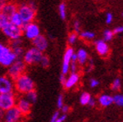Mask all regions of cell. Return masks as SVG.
<instances>
[{"label":"cell","mask_w":123,"mask_h":122,"mask_svg":"<svg viewBox=\"0 0 123 122\" xmlns=\"http://www.w3.org/2000/svg\"><path fill=\"white\" fill-rule=\"evenodd\" d=\"M18 13L21 17L24 24L34 21L37 13V4L34 1L18 5Z\"/></svg>","instance_id":"1"},{"label":"cell","mask_w":123,"mask_h":122,"mask_svg":"<svg viewBox=\"0 0 123 122\" xmlns=\"http://www.w3.org/2000/svg\"><path fill=\"white\" fill-rule=\"evenodd\" d=\"M14 87L19 94H25L35 88V84L28 74L23 73L14 79Z\"/></svg>","instance_id":"2"},{"label":"cell","mask_w":123,"mask_h":122,"mask_svg":"<svg viewBox=\"0 0 123 122\" xmlns=\"http://www.w3.org/2000/svg\"><path fill=\"white\" fill-rule=\"evenodd\" d=\"M18 59L11 47L0 42V65L5 67H8Z\"/></svg>","instance_id":"3"},{"label":"cell","mask_w":123,"mask_h":122,"mask_svg":"<svg viewBox=\"0 0 123 122\" xmlns=\"http://www.w3.org/2000/svg\"><path fill=\"white\" fill-rule=\"evenodd\" d=\"M43 55H44V53L42 52H40L39 50L32 46L27 49L26 51H25L22 57H23V60L26 65L33 66V65L39 64Z\"/></svg>","instance_id":"4"},{"label":"cell","mask_w":123,"mask_h":122,"mask_svg":"<svg viewBox=\"0 0 123 122\" xmlns=\"http://www.w3.org/2000/svg\"><path fill=\"white\" fill-rule=\"evenodd\" d=\"M7 68L8 76L14 80L16 78L25 73L26 69V64L25 63L23 59H20L19 58V59H17L13 63L11 64Z\"/></svg>","instance_id":"5"},{"label":"cell","mask_w":123,"mask_h":122,"mask_svg":"<svg viewBox=\"0 0 123 122\" xmlns=\"http://www.w3.org/2000/svg\"><path fill=\"white\" fill-rule=\"evenodd\" d=\"M2 32L4 33V35L9 40H15L21 38L23 36V31H22V27L17 26L11 22H8L2 29Z\"/></svg>","instance_id":"6"},{"label":"cell","mask_w":123,"mask_h":122,"mask_svg":"<svg viewBox=\"0 0 123 122\" xmlns=\"http://www.w3.org/2000/svg\"><path fill=\"white\" fill-rule=\"evenodd\" d=\"M22 31L24 37L28 40H33L41 34L40 27L34 21L24 24L22 27Z\"/></svg>","instance_id":"7"},{"label":"cell","mask_w":123,"mask_h":122,"mask_svg":"<svg viewBox=\"0 0 123 122\" xmlns=\"http://www.w3.org/2000/svg\"><path fill=\"white\" fill-rule=\"evenodd\" d=\"M16 97L13 92L0 94V111H6L16 106Z\"/></svg>","instance_id":"8"},{"label":"cell","mask_w":123,"mask_h":122,"mask_svg":"<svg viewBox=\"0 0 123 122\" xmlns=\"http://www.w3.org/2000/svg\"><path fill=\"white\" fill-rule=\"evenodd\" d=\"M23 117L24 115L22 114L16 106L5 111V115H4L5 122H21Z\"/></svg>","instance_id":"9"},{"label":"cell","mask_w":123,"mask_h":122,"mask_svg":"<svg viewBox=\"0 0 123 122\" xmlns=\"http://www.w3.org/2000/svg\"><path fill=\"white\" fill-rule=\"evenodd\" d=\"M14 89V80L9 76H0V94L13 92Z\"/></svg>","instance_id":"10"},{"label":"cell","mask_w":123,"mask_h":122,"mask_svg":"<svg viewBox=\"0 0 123 122\" xmlns=\"http://www.w3.org/2000/svg\"><path fill=\"white\" fill-rule=\"evenodd\" d=\"M73 47H67L63 56V63H62V74L66 75L70 72V65L72 62V58L74 53Z\"/></svg>","instance_id":"11"},{"label":"cell","mask_w":123,"mask_h":122,"mask_svg":"<svg viewBox=\"0 0 123 122\" xmlns=\"http://www.w3.org/2000/svg\"><path fill=\"white\" fill-rule=\"evenodd\" d=\"M94 48L97 53L101 57H107L110 52V47L107 42L103 39H98L94 41Z\"/></svg>","instance_id":"12"},{"label":"cell","mask_w":123,"mask_h":122,"mask_svg":"<svg viewBox=\"0 0 123 122\" xmlns=\"http://www.w3.org/2000/svg\"><path fill=\"white\" fill-rule=\"evenodd\" d=\"M31 41H32L33 46L42 52H45L47 50L48 46H49V42H48L47 38L45 35H42V34L38 35L37 38H35Z\"/></svg>","instance_id":"13"},{"label":"cell","mask_w":123,"mask_h":122,"mask_svg":"<svg viewBox=\"0 0 123 122\" xmlns=\"http://www.w3.org/2000/svg\"><path fill=\"white\" fill-rule=\"evenodd\" d=\"M16 106L18 108V110L21 112V113L24 116H27L30 114L31 110V104L25 98H20L17 100Z\"/></svg>","instance_id":"14"},{"label":"cell","mask_w":123,"mask_h":122,"mask_svg":"<svg viewBox=\"0 0 123 122\" xmlns=\"http://www.w3.org/2000/svg\"><path fill=\"white\" fill-rule=\"evenodd\" d=\"M9 46L11 47V49L12 50L13 53L16 55V57L18 59H19V58H21L23 56V54L25 52V48H24V45H23V42H22L21 38L12 40Z\"/></svg>","instance_id":"15"},{"label":"cell","mask_w":123,"mask_h":122,"mask_svg":"<svg viewBox=\"0 0 123 122\" xmlns=\"http://www.w3.org/2000/svg\"><path fill=\"white\" fill-rule=\"evenodd\" d=\"M17 12H18V5L15 3L11 2V1L4 2L2 11H1L3 14H5V16H7L9 18L10 16H12V14H14Z\"/></svg>","instance_id":"16"},{"label":"cell","mask_w":123,"mask_h":122,"mask_svg":"<svg viewBox=\"0 0 123 122\" xmlns=\"http://www.w3.org/2000/svg\"><path fill=\"white\" fill-rule=\"evenodd\" d=\"M79 82H80V74L77 72L76 73H71V74L66 78L64 86L66 89H71V88L75 86Z\"/></svg>","instance_id":"17"},{"label":"cell","mask_w":123,"mask_h":122,"mask_svg":"<svg viewBox=\"0 0 123 122\" xmlns=\"http://www.w3.org/2000/svg\"><path fill=\"white\" fill-rule=\"evenodd\" d=\"M75 54L76 61L80 66H84L88 61V52L85 48H80L77 52H75Z\"/></svg>","instance_id":"18"},{"label":"cell","mask_w":123,"mask_h":122,"mask_svg":"<svg viewBox=\"0 0 123 122\" xmlns=\"http://www.w3.org/2000/svg\"><path fill=\"white\" fill-rule=\"evenodd\" d=\"M98 102L102 107H107L114 104V98L109 94H101L98 99Z\"/></svg>","instance_id":"19"},{"label":"cell","mask_w":123,"mask_h":122,"mask_svg":"<svg viewBox=\"0 0 123 122\" xmlns=\"http://www.w3.org/2000/svg\"><path fill=\"white\" fill-rule=\"evenodd\" d=\"M96 37L95 33L91 30H81L80 32L79 33V38H80L84 41H92Z\"/></svg>","instance_id":"20"},{"label":"cell","mask_w":123,"mask_h":122,"mask_svg":"<svg viewBox=\"0 0 123 122\" xmlns=\"http://www.w3.org/2000/svg\"><path fill=\"white\" fill-rule=\"evenodd\" d=\"M9 21L12 24H15V25L19 26V27H23V25H24L23 20H22L21 17L19 16V14L18 13V12L9 17Z\"/></svg>","instance_id":"21"},{"label":"cell","mask_w":123,"mask_h":122,"mask_svg":"<svg viewBox=\"0 0 123 122\" xmlns=\"http://www.w3.org/2000/svg\"><path fill=\"white\" fill-rule=\"evenodd\" d=\"M58 12H59V15L60 17V18L65 20L67 17V7L65 3H60L58 7Z\"/></svg>","instance_id":"22"},{"label":"cell","mask_w":123,"mask_h":122,"mask_svg":"<svg viewBox=\"0 0 123 122\" xmlns=\"http://www.w3.org/2000/svg\"><path fill=\"white\" fill-rule=\"evenodd\" d=\"M25 99L30 102L31 104L35 103L37 101V99H38V94H37V92L33 89L31 91L25 93Z\"/></svg>","instance_id":"23"},{"label":"cell","mask_w":123,"mask_h":122,"mask_svg":"<svg viewBox=\"0 0 123 122\" xmlns=\"http://www.w3.org/2000/svg\"><path fill=\"white\" fill-rule=\"evenodd\" d=\"M102 37L103 38L102 39L105 40L106 42H109L111 41L114 37V33L113 31V30H110V29H106L104 30V31L102 32Z\"/></svg>","instance_id":"24"},{"label":"cell","mask_w":123,"mask_h":122,"mask_svg":"<svg viewBox=\"0 0 123 122\" xmlns=\"http://www.w3.org/2000/svg\"><path fill=\"white\" fill-rule=\"evenodd\" d=\"M91 98H92V96L88 92H83L80 97V102L82 106H86L89 103V100L91 99Z\"/></svg>","instance_id":"25"},{"label":"cell","mask_w":123,"mask_h":122,"mask_svg":"<svg viewBox=\"0 0 123 122\" xmlns=\"http://www.w3.org/2000/svg\"><path fill=\"white\" fill-rule=\"evenodd\" d=\"M78 39H79V34L74 32V31L70 33L68 35V37H67V42H68V44L70 45H75L76 43H77V41H78Z\"/></svg>","instance_id":"26"},{"label":"cell","mask_w":123,"mask_h":122,"mask_svg":"<svg viewBox=\"0 0 123 122\" xmlns=\"http://www.w3.org/2000/svg\"><path fill=\"white\" fill-rule=\"evenodd\" d=\"M113 98H114V103L115 105L123 107V94H115Z\"/></svg>","instance_id":"27"},{"label":"cell","mask_w":123,"mask_h":122,"mask_svg":"<svg viewBox=\"0 0 123 122\" xmlns=\"http://www.w3.org/2000/svg\"><path fill=\"white\" fill-rule=\"evenodd\" d=\"M73 30H74V32L78 33V34L81 31V23L80 20L75 19L73 22Z\"/></svg>","instance_id":"28"},{"label":"cell","mask_w":123,"mask_h":122,"mask_svg":"<svg viewBox=\"0 0 123 122\" xmlns=\"http://www.w3.org/2000/svg\"><path fill=\"white\" fill-rule=\"evenodd\" d=\"M38 65H40L42 67H44V68H47L48 66H50L49 58H48L47 56H45V55H43L42 59H41L40 62H39V64H38Z\"/></svg>","instance_id":"29"},{"label":"cell","mask_w":123,"mask_h":122,"mask_svg":"<svg viewBox=\"0 0 123 122\" xmlns=\"http://www.w3.org/2000/svg\"><path fill=\"white\" fill-rule=\"evenodd\" d=\"M121 82L120 79H115L111 85V88H112V90H114V91H118V90H120L121 89Z\"/></svg>","instance_id":"30"},{"label":"cell","mask_w":123,"mask_h":122,"mask_svg":"<svg viewBox=\"0 0 123 122\" xmlns=\"http://www.w3.org/2000/svg\"><path fill=\"white\" fill-rule=\"evenodd\" d=\"M9 22V18L7 16H5V14H3L2 12H0V30Z\"/></svg>","instance_id":"31"},{"label":"cell","mask_w":123,"mask_h":122,"mask_svg":"<svg viewBox=\"0 0 123 122\" xmlns=\"http://www.w3.org/2000/svg\"><path fill=\"white\" fill-rule=\"evenodd\" d=\"M105 21L107 24H110L112 22L114 21V15L112 14L111 12H107L106 14V17H105Z\"/></svg>","instance_id":"32"},{"label":"cell","mask_w":123,"mask_h":122,"mask_svg":"<svg viewBox=\"0 0 123 122\" xmlns=\"http://www.w3.org/2000/svg\"><path fill=\"white\" fill-rule=\"evenodd\" d=\"M78 70V63L76 61H72L70 65V72L71 73H76Z\"/></svg>","instance_id":"33"},{"label":"cell","mask_w":123,"mask_h":122,"mask_svg":"<svg viewBox=\"0 0 123 122\" xmlns=\"http://www.w3.org/2000/svg\"><path fill=\"white\" fill-rule=\"evenodd\" d=\"M63 105H64V99H63V96H62L61 94L60 95H59V97H58V99H57V106L60 109V108L63 106Z\"/></svg>","instance_id":"34"},{"label":"cell","mask_w":123,"mask_h":122,"mask_svg":"<svg viewBox=\"0 0 123 122\" xmlns=\"http://www.w3.org/2000/svg\"><path fill=\"white\" fill-rule=\"evenodd\" d=\"M99 84V80L96 79H91L90 81H89V85H90V86L92 88H94V87L98 86Z\"/></svg>","instance_id":"35"},{"label":"cell","mask_w":123,"mask_h":122,"mask_svg":"<svg viewBox=\"0 0 123 122\" xmlns=\"http://www.w3.org/2000/svg\"><path fill=\"white\" fill-rule=\"evenodd\" d=\"M113 31H114V35H115V34H122L123 25H119V26H117V27H115V28L113 30Z\"/></svg>","instance_id":"36"},{"label":"cell","mask_w":123,"mask_h":122,"mask_svg":"<svg viewBox=\"0 0 123 122\" xmlns=\"http://www.w3.org/2000/svg\"><path fill=\"white\" fill-rule=\"evenodd\" d=\"M66 113H64L63 115H61V116H59V117L57 118V120H55V122H64L65 120H66Z\"/></svg>","instance_id":"37"},{"label":"cell","mask_w":123,"mask_h":122,"mask_svg":"<svg viewBox=\"0 0 123 122\" xmlns=\"http://www.w3.org/2000/svg\"><path fill=\"white\" fill-rule=\"evenodd\" d=\"M61 111L63 112L64 113H68L69 112V109H70V107H69L68 106H66V105H63V106H62L61 108Z\"/></svg>","instance_id":"38"},{"label":"cell","mask_w":123,"mask_h":122,"mask_svg":"<svg viewBox=\"0 0 123 122\" xmlns=\"http://www.w3.org/2000/svg\"><path fill=\"white\" fill-rule=\"evenodd\" d=\"M59 116V112H56V113H54V114L52 115V119H51V121L50 122H55V120H57V118Z\"/></svg>","instance_id":"39"},{"label":"cell","mask_w":123,"mask_h":122,"mask_svg":"<svg viewBox=\"0 0 123 122\" xmlns=\"http://www.w3.org/2000/svg\"><path fill=\"white\" fill-rule=\"evenodd\" d=\"M66 75H64V74H61V75H60V77H59V80H60V83H61L63 85H64L65 82H66Z\"/></svg>","instance_id":"40"},{"label":"cell","mask_w":123,"mask_h":122,"mask_svg":"<svg viewBox=\"0 0 123 122\" xmlns=\"http://www.w3.org/2000/svg\"><path fill=\"white\" fill-rule=\"evenodd\" d=\"M95 104H96V101L93 98H91V99L89 100V103H88V106H94Z\"/></svg>","instance_id":"41"},{"label":"cell","mask_w":123,"mask_h":122,"mask_svg":"<svg viewBox=\"0 0 123 122\" xmlns=\"http://www.w3.org/2000/svg\"><path fill=\"white\" fill-rule=\"evenodd\" d=\"M3 5H4V1H2V0H0V12H1V11H2Z\"/></svg>","instance_id":"42"},{"label":"cell","mask_w":123,"mask_h":122,"mask_svg":"<svg viewBox=\"0 0 123 122\" xmlns=\"http://www.w3.org/2000/svg\"><path fill=\"white\" fill-rule=\"evenodd\" d=\"M2 1H4V2H6V1H10V0H2Z\"/></svg>","instance_id":"43"},{"label":"cell","mask_w":123,"mask_h":122,"mask_svg":"<svg viewBox=\"0 0 123 122\" xmlns=\"http://www.w3.org/2000/svg\"><path fill=\"white\" fill-rule=\"evenodd\" d=\"M122 16H123V12H122Z\"/></svg>","instance_id":"44"}]
</instances>
